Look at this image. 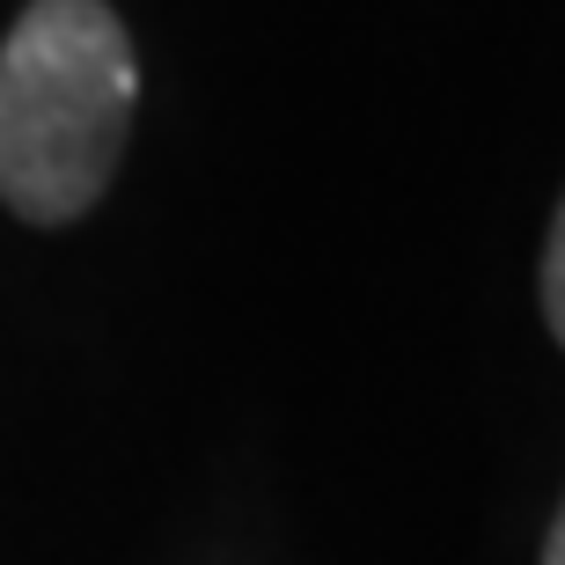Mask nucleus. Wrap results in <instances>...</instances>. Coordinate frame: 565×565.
<instances>
[{
  "label": "nucleus",
  "instance_id": "3",
  "mask_svg": "<svg viewBox=\"0 0 565 565\" xmlns=\"http://www.w3.org/2000/svg\"><path fill=\"white\" fill-rule=\"evenodd\" d=\"M544 565H565V507H558V522H551V544H544Z\"/></svg>",
  "mask_w": 565,
  "mask_h": 565
},
{
  "label": "nucleus",
  "instance_id": "1",
  "mask_svg": "<svg viewBox=\"0 0 565 565\" xmlns=\"http://www.w3.org/2000/svg\"><path fill=\"white\" fill-rule=\"evenodd\" d=\"M126 22L104 0H30L0 44V199L60 228L104 199L132 132Z\"/></svg>",
  "mask_w": 565,
  "mask_h": 565
},
{
  "label": "nucleus",
  "instance_id": "2",
  "mask_svg": "<svg viewBox=\"0 0 565 565\" xmlns=\"http://www.w3.org/2000/svg\"><path fill=\"white\" fill-rule=\"evenodd\" d=\"M544 316H551V338L565 345V199H558V221H551V243H544Z\"/></svg>",
  "mask_w": 565,
  "mask_h": 565
}]
</instances>
